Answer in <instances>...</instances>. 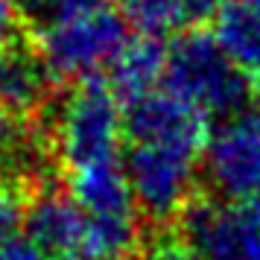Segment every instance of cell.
<instances>
[{"label":"cell","instance_id":"22","mask_svg":"<svg viewBox=\"0 0 260 260\" xmlns=\"http://www.w3.org/2000/svg\"><path fill=\"white\" fill-rule=\"evenodd\" d=\"M246 208H248V211H251V213H254V216L260 219V187H257V190H254V193H251V196L246 199Z\"/></svg>","mask_w":260,"mask_h":260},{"label":"cell","instance_id":"5","mask_svg":"<svg viewBox=\"0 0 260 260\" xmlns=\"http://www.w3.org/2000/svg\"><path fill=\"white\" fill-rule=\"evenodd\" d=\"M178 228L199 260H260V219L243 205L193 199Z\"/></svg>","mask_w":260,"mask_h":260},{"label":"cell","instance_id":"7","mask_svg":"<svg viewBox=\"0 0 260 260\" xmlns=\"http://www.w3.org/2000/svg\"><path fill=\"white\" fill-rule=\"evenodd\" d=\"M208 120H211L208 114H202L196 106H190L170 88H155L126 103L123 108V129L132 143L181 146L199 155L211 135Z\"/></svg>","mask_w":260,"mask_h":260},{"label":"cell","instance_id":"13","mask_svg":"<svg viewBox=\"0 0 260 260\" xmlns=\"http://www.w3.org/2000/svg\"><path fill=\"white\" fill-rule=\"evenodd\" d=\"M141 243L138 216H88L82 251L88 260H129Z\"/></svg>","mask_w":260,"mask_h":260},{"label":"cell","instance_id":"19","mask_svg":"<svg viewBox=\"0 0 260 260\" xmlns=\"http://www.w3.org/2000/svg\"><path fill=\"white\" fill-rule=\"evenodd\" d=\"M0 260H44V251L36 246V240L26 231H18L0 240Z\"/></svg>","mask_w":260,"mask_h":260},{"label":"cell","instance_id":"24","mask_svg":"<svg viewBox=\"0 0 260 260\" xmlns=\"http://www.w3.org/2000/svg\"><path fill=\"white\" fill-rule=\"evenodd\" d=\"M254 3H260V0H254Z\"/></svg>","mask_w":260,"mask_h":260},{"label":"cell","instance_id":"8","mask_svg":"<svg viewBox=\"0 0 260 260\" xmlns=\"http://www.w3.org/2000/svg\"><path fill=\"white\" fill-rule=\"evenodd\" d=\"M88 216L71 193L41 190L26 202L24 228L36 240V246L53 257H71L82 248Z\"/></svg>","mask_w":260,"mask_h":260},{"label":"cell","instance_id":"16","mask_svg":"<svg viewBox=\"0 0 260 260\" xmlns=\"http://www.w3.org/2000/svg\"><path fill=\"white\" fill-rule=\"evenodd\" d=\"M18 6H21L24 18H32L38 26H44L50 21L68 18V15L106 6V0H18Z\"/></svg>","mask_w":260,"mask_h":260},{"label":"cell","instance_id":"17","mask_svg":"<svg viewBox=\"0 0 260 260\" xmlns=\"http://www.w3.org/2000/svg\"><path fill=\"white\" fill-rule=\"evenodd\" d=\"M24 213H26L24 190L18 187L15 181L0 178V240H6V237L21 231Z\"/></svg>","mask_w":260,"mask_h":260},{"label":"cell","instance_id":"1","mask_svg":"<svg viewBox=\"0 0 260 260\" xmlns=\"http://www.w3.org/2000/svg\"><path fill=\"white\" fill-rule=\"evenodd\" d=\"M164 88L219 120L240 114L254 91L251 79L225 56L213 32L205 29H190L167 47Z\"/></svg>","mask_w":260,"mask_h":260},{"label":"cell","instance_id":"15","mask_svg":"<svg viewBox=\"0 0 260 260\" xmlns=\"http://www.w3.org/2000/svg\"><path fill=\"white\" fill-rule=\"evenodd\" d=\"M29 149V132L18 114L0 108V178L15 164H21Z\"/></svg>","mask_w":260,"mask_h":260},{"label":"cell","instance_id":"11","mask_svg":"<svg viewBox=\"0 0 260 260\" xmlns=\"http://www.w3.org/2000/svg\"><path fill=\"white\" fill-rule=\"evenodd\" d=\"M53 76L47 73L38 53L24 47H9L0 53V108L18 117L32 114L50 94Z\"/></svg>","mask_w":260,"mask_h":260},{"label":"cell","instance_id":"20","mask_svg":"<svg viewBox=\"0 0 260 260\" xmlns=\"http://www.w3.org/2000/svg\"><path fill=\"white\" fill-rule=\"evenodd\" d=\"M146 260H199V257L193 254V248L181 237H164V240L152 243Z\"/></svg>","mask_w":260,"mask_h":260},{"label":"cell","instance_id":"14","mask_svg":"<svg viewBox=\"0 0 260 260\" xmlns=\"http://www.w3.org/2000/svg\"><path fill=\"white\" fill-rule=\"evenodd\" d=\"M123 18L143 36H167L190 21L187 0H120Z\"/></svg>","mask_w":260,"mask_h":260},{"label":"cell","instance_id":"12","mask_svg":"<svg viewBox=\"0 0 260 260\" xmlns=\"http://www.w3.org/2000/svg\"><path fill=\"white\" fill-rule=\"evenodd\" d=\"M167 73V44L158 36L129 38L126 47L111 61V88L123 103L149 94Z\"/></svg>","mask_w":260,"mask_h":260},{"label":"cell","instance_id":"23","mask_svg":"<svg viewBox=\"0 0 260 260\" xmlns=\"http://www.w3.org/2000/svg\"><path fill=\"white\" fill-rule=\"evenodd\" d=\"M53 260H71V257H53Z\"/></svg>","mask_w":260,"mask_h":260},{"label":"cell","instance_id":"21","mask_svg":"<svg viewBox=\"0 0 260 260\" xmlns=\"http://www.w3.org/2000/svg\"><path fill=\"white\" fill-rule=\"evenodd\" d=\"M225 3H228V0H187L190 18H196V21H202V18H213Z\"/></svg>","mask_w":260,"mask_h":260},{"label":"cell","instance_id":"2","mask_svg":"<svg viewBox=\"0 0 260 260\" xmlns=\"http://www.w3.org/2000/svg\"><path fill=\"white\" fill-rule=\"evenodd\" d=\"M126 41L129 21L123 18V12L96 6L38 26L36 53L53 82H79L111 64L126 47Z\"/></svg>","mask_w":260,"mask_h":260},{"label":"cell","instance_id":"3","mask_svg":"<svg viewBox=\"0 0 260 260\" xmlns=\"http://www.w3.org/2000/svg\"><path fill=\"white\" fill-rule=\"evenodd\" d=\"M123 138V100L111 82H103L100 76L79 79L61 100L53 126L59 161L71 173L100 161H114Z\"/></svg>","mask_w":260,"mask_h":260},{"label":"cell","instance_id":"9","mask_svg":"<svg viewBox=\"0 0 260 260\" xmlns=\"http://www.w3.org/2000/svg\"><path fill=\"white\" fill-rule=\"evenodd\" d=\"M68 187L85 216H126L138 211L126 167H120L117 158L73 170Z\"/></svg>","mask_w":260,"mask_h":260},{"label":"cell","instance_id":"18","mask_svg":"<svg viewBox=\"0 0 260 260\" xmlns=\"http://www.w3.org/2000/svg\"><path fill=\"white\" fill-rule=\"evenodd\" d=\"M21 21H24V12H21L18 0H0V53L18 44Z\"/></svg>","mask_w":260,"mask_h":260},{"label":"cell","instance_id":"6","mask_svg":"<svg viewBox=\"0 0 260 260\" xmlns=\"http://www.w3.org/2000/svg\"><path fill=\"white\" fill-rule=\"evenodd\" d=\"M205 178L222 199L243 202L260 187V114L219 120L202 149Z\"/></svg>","mask_w":260,"mask_h":260},{"label":"cell","instance_id":"10","mask_svg":"<svg viewBox=\"0 0 260 260\" xmlns=\"http://www.w3.org/2000/svg\"><path fill=\"white\" fill-rule=\"evenodd\" d=\"M213 38L251 85L260 88V3L228 0L213 15Z\"/></svg>","mask_w":260,"mask_h":260},{"label":"cell","instance_id":"4","mask_svg":"<svg viewBox=\"0 0 260 260\" xmlns=\"http://www.w3.org/2000/svg\"><path fill=\"white\" fill-rule=\"evenodd\" d=\"M196 164L199 152L161 143H132L126 158L135 205L149 219L167 222L196 199Z\"/></svg>","mask_w":260,"mask_h":260}]
</instances>
